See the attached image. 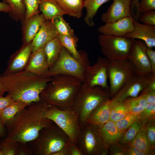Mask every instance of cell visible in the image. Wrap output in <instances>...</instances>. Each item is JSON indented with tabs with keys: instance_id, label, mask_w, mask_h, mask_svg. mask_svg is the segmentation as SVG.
I'll return each mask as SVG.
<instances>
[{
	"instance_id": "cell-1",
	"label": "cell",
	"mask_w": 155,
	"mask_h": 155,
	"mask_svg": "<svg viewBox=\"0 0 155 155\" xmlns=\"http://www.w3.org/2000/svg\"><path fill=\"white\" fill-rule=\"evenodd\" d=\"M49 106L40 100L31 103L19 112L5 125L6 135L3 139L27 143L35 139L41 129L54 122L44 117Z\"/></svg>"
},
{
	"instance_id": "cell-2",
	"label": "cell",
	"mask_w": 155,
	"mask_h": 155,
	"mask_svg": "<svg viewBox=\"0 0 155 155\" xmlns=\"http://www.w3.org/2000/svg\"><path fill=\"white\" fill-rule=\"evenodd\" d=\"M52 78L39 76L24 70L2 75L0 79L7 95L15 101L30 103L40 100V93Z\"/></svg>"
},
{
	"instance_id": "cell-3",
	"label": "cell",
	"mask_w": 155,
	"mask_h": 155,
	"mask_svg": "<svg viewBox=\"0 0 155 155\" xmlns=\"http://www.w3.org/2000/svg\"><path fill=\"white\" fill-rule=\"evenodd\" d=\"M40 94V100L49 105L62 110L72 107L82 82L74 77L58 75L52 77Z\"/></svg>"
},
{
	"instance_id": "cell-4",
	"label": "cell",
	"mask_w": 155,
	"mask_h": 155,
	"mask_svg": "<svg viewBox=\"0 0 155 155\" xmlns=\"http://www.w3.org/2000/svg\"><path fill=\"white\" fill-rule=\"evenodd\" d=\"M110 95L109 89L100 86L90 87L82 83L72 106L79 117L80 127L87 123L94 110L109 99Z\"/></svg>"
},
{
	"instance_id": "cell-5",
	"label": "cell",
	"mask_w": 155,
	"mask_h": 155,
	"mask_svg": "<svg viewBox=\"0 0 155 155\" xmlns=\"http://www.w3.org/2000/svg\"><path fill=\"white\" fill-rule=\"evenodd\" d=\"M70 141L66 133L53 122L41 129L36 138L27 144L33 155H52Z\"/></svg>"
},
{
	"instance_id": "cell-6",
	"label": "cell",
	"mask_w": 155,
	"mask_h": 155,
	"mask_svg": "<svg viewBox=\"0 0 155 155\" xmlns=\"http://www.w3.org/2000/svg\"><path fill=\"white\" fill-rule=\"evenodd\" d=\"M79 51L80 57L77 59L62 46L59 57L49 69L45 77H52L60 74L67 75L79 79L83 83L86 70L90 65V63L86 52Z\"/></svg>"
},
{
	"instance_id": "cell-7",
	"label": "cell",
	"mask_w": 155,
	"mask_h": 155,
	"mask_svg": "<svg viewBox=\"0 0 155 155\" xmlns=\"http://www.w3.org/2000/svg\"><path fill=\"white\" fill-rule=\"evenodd\" d=\"M44 117L56 124L66 133L70 141L76 145L80 123L78 115L72 107L62 110L49 105Z\"/></svg>"
},
{
	"instance_id": "cell-8",
	"label": "cell",
	"mask_w": 155,
	"mask_h": 155,
	"mask_svg": "<svg viewBox=\"0 0 155 155\" xmlns=\"http://www.w3.org/2000/svg\"><path fill=\"white\" fill-rule=\"evenodd\" d=\"M98 39L102 54L109 60L128 59L134 40L124 36L101 34Z\"/></svg>"
},
{
	"instance_id": "cell-9",
	"label": "cell",
	"mask_w": 155,
	"mask_h": 155,
	"mask_svg": "<svg viewBox=\"0 0 155 155\" xmlns=\"http://www.w3.org/2000/svg\"><path fill=\"white\" fill-rule=\"evenodd\" d=\"M137 73L134 65L128 59L108 60L107 74L110 95H115L126 83Z\"/></svg>"
},
{
	"instance_id": "cell-10",
	"label": "cell",
	"mask_w": 155,
	"mask_h": 155,
	"mask_svg": "<svg viewBox=\"0 0 155 155\" xmlns=\"http://www.w3.org/2000/svg\"><path fill=\"white\" fill-rule=\"evenodd\" d=\"M99 128L97 125L88 123L80 127L76 145L83 155H102L106 148Z\"/></svg>"
},
{
	"instance_id": "cell-11",
	"label": "cell",
	"mask_w": 155,
	"mask_h": 155,
	"mask_svg": "<svg viewBox=\"0 0 155 155\" xmlns=\"http://www.w3.org/2000/svg\"><path fill=\"white\" fill-rule=\"evenodd\" d=\"M155 77V74L152 72L142 74L137 73L126 83L113 99L122 101L127 98L137 96Z\"/></svg>"
},
{
	"instance_id": "cell-12",
	"label": "cell",
	"mask_w": 155,
	"mask_h": 155,
	"mask_svg": "<svg viewBox=\"0 0 155 155\" xmlns=\"http://www.w3.org/2000/svg\"><path fill=\"white\" fill-rule=\"evenodd\" d=\"M108 60L98 57L96 62L86 70L83 83L90 87L100 86L109 89L107 84Z\"/></svg>"
},
{
	"instance_id": "cell-13",
	"label": "cell",
	"mask_w": 155,
	"mask_h": 155,
	"mask_svg": "<svg viewBox=\"0 0 155 155\" xmlns=\"http://www.w3.org/2000/svg\"><path fill=\"white\" fill-rule=\"evenodd\" d=\"M147 47L143 41L134 39L128 58L134 65L139 74L152 72L146 53Z\"/></svg>"
},
{
	"instance_id": "cell-14",
	"label": "cell",
	"mask_w": 155,
	"mask_h": 155,
	"mask_svg": "<svg viewBox=\"0 0 155 155\" xmlns=\"http://www.w3.org/2000/svg\"><path fill=\"white\" fill-rule=\"evenodd\" d=\"M32 52V42L28 43H23L19 49L10 57L3 75L24 70Z\"/></svg>"
},
{
	"instance_id": "cell-15",
	"label": "cell",
	"mask_w": 155,
	"mask_h": 155,
	"mask_svg": "<svg viewBox=\"0 0 155 155\" xmlns=\"http://www.w3.org/2000/svg\"><path fill=\"white\" fill-rule=\"evenodd\" d=\"M132 0H113L106 11L101 16L105 23L116 22L125 17L132 16L130 6Z\"/></svg>"
},
{
	"instance_id": "cell-16",
	"label": "cell",
	"mask_w": 155,
	"mask_h": 155,
	"mask_svg": "<svg viewBox=\"0 0 155 155\" xmlns=\"http://www.w3.org/2000/svg\"><path fill=\"white\" fill-rule=\"evenodd\" d=\"M135 20L132 16H128L114 22L105 23L99 26L97 30L101 34L124 36L133 30Z\"/></svg>"
},
{
	"instance_id": "cell-17",
	"label": "cell",
	"mask_w": 155,
	"mask_h": 155,
	"mask_svg": "<svg viewBox=\"0 0 155 155\" xmlns=\"http://www.w3.org/2000/svg\"><path fill=\"white\" fill-rule=\"evenodd\" d=\"M134 29L124 36L143 41L147 47H155V26L141 24L135 20L133 22Z\"/></svg>"
},
{
	"instance_id": "cell-18",
	"label": "cell",
	"mask_w": 155,
	"mask_h": 155,
	"mask_svg": "<svg viewBox=\"0 0 155 155\" xmlns=\"http://www.w3.org/2000/svg\"><path fill=\"white\" fill-rule=\"evenodd\" d=\"M58 34L52 22L45 20L32 42V53L43 48L46 43L57 37Z\"/></svg>"
},
{
	"instance_id": "cell-19",
	"label": "cell",
	"mask_w": 155,
	"mask_h": 155,
	"mask_svg": "<svg viewBox=\"0 0 155 155\" xmlns=\"http://www.w3.org/2000/svg\"><path fill=\"white\" fill-rule=\"evenodd\" d=\"M45 20L42 14H38L21 21L23 43L32 42Z\"/></svg>"
},
{
	"instance_id": "cell-20",
	"label": "cell",
	"mask_w": 155,
	"mask_h": 155,
	"mask_svg": "<svg viewBox=\"0 0 155 155\" xmlns=\"http://www.w3.org/2000/svg\"><path fill=\"white\" fill-rule=\"evenodd\" d=\"M49 68L43 48L32 53L25 70L39 76H45Z\"/></svg>"
},
{
	"instance_id": "cell-21",
	"label": "cell",
	"mask_w": 155,
	"mask_h": 155,
	"mask_svg": "<svg viewBox=\"0 0 155 155\" xmlns=\"http://www.w3.org/2000/svg\"><path fill=\"white\" fill-rule=\"evenodd\" d=\"M99 131L106 148L119 140L123 133L118 129L115 123L111 120L99 127Z\"/></svg>"
},
{
	"instance_id": "cell-22",
	"label": "cell",
	"mask_w": 155,
	"mask_h": 155,
	"mask_svg": "<svg viewBox=\"0 0 155 155\" xmlns=\"http://www.w3.org/2000/svg\"><path fill=\"white\" fill-rule=\"evenodd\" d=\"M112 99H109L101 103L93 111L87 123L100 127L110 120Z\"/></svg>"
},
{
	"instance_id": "cell-23",
	"label": "cell",
	"mask_w": 155,
	"mask_h": 155,
	"mask_svg": "<svg viewBox=\"0 0 155 155\" xmlns=\"http://www.w3.org/2000/svg\"><path fill=\"white\" fill-rule=\"evenodd\" d=\"M39 10L45 20L52 21L57 17L67 14L54 0H41Z\"/></svg>"
},
{
	"instance_id": "cell-24",
	"label": "cell",
	"mask_w": 155,
	"mask_h": 155,
	"mask_svg": "<svg viewBox=\"0 0 155 155\" xmlns=\"http://www.w3.org/2000/svg\"><path fill=\"white\" fill-rule=\"evenodd\" d=\"M67 14L79 19L82 16L84 0H54Z\"/></svg>"
},
{
	"instance_id": "cell-25",
	"label": "cell",
	"mask_w": 155,
	"mask_h": 155,
	"mask_svg": "<svg viewBox=\"0 0 155 155\" xmlns=\"http://www.w3.org/2000/svg\"><path fill=\"white\" fill-rule=\"evenodd\" d=\"M62 46L57 36L46 43L43 48L49 69L59 57Z\"/></svg>"
},
{
	"instance_id": "cell-26",
	"label": "cell",
	"mask_w": 155,
	"mask_h": 155,
	"mask_svg": "<svg viewBox=\"0 0 155 155\" xmlns=\"http://www.w3.org/2000/svg\"><path fill=\"white\" fill-rule=\"evenodd\" d=\"M30 103L17 100L0 112V119L5 125L9 122L15 115Z\"/></svg>"
},
{
	"instance_id": "cell-27",
	"label": "cell",
	"mask_w": 155,
	"mask_h": 155,
	"mask_svg": "<svg viewBox=\"0 0 155 155\" xmlns=\"http://www.w3.org/2000/svg\"><path fill=\"white\" fill-rule=\"evenodd\" d=\"M110 0H85L84 7L86 10V13L84 19L86 24L89 27H93L95 23L94 18L98 9L103 4Z\"/></svg>"
},
{
	"instance_id": "cell-28",
	"label": "cell",
	"mask_w": 155,
	"mask_h": 155,
	"mask_svg": "<svg viewBox=\"0 0 155 155\" xmlns=\"http://www.w3.org/2000/svg\"><path fill=\"white\" fill-rule=\"evenodd\" d=\"M123 103L129 113L140 115L144 109L147 102L144 95L127 98L123 101Z\"/></svg>"
},
{
	"instance_id": "cell-29",
	"label": "cell",
	"mask_w": 155,
	"mask_h": 155,
	"mask_svg": "<svg viewBox=\"0 0 155 155\" xmlns=\"http://www.w3.org/2000/svg\"><path fill=\"white\" fill-rule=\"evenodd\" d=\"M57 36L62 46L65 47L73 57L77 59L80 58V53L77 49L79 39L76 35L68 36L58 34Z\"/></svg>"
},
{
	"instance_id": "cell-30",
	"label": "cell",
	"mask_w": 155,
	"mask_h": 155,
	"mask_svg": "<svg viewBox=\"0 0 155 155\" xmlns=\"http://www.w3.org/2000/svg\"><path fill=\"white\" fill-rule=\"evenodd\" d=\"M8 4L11 9L9 15L12 19L16 21H22L25 18L26 9L23 0H3Z\"/></svg>"
},
{
	"instance_id": "cell-31",
	"label": "cell",
	"mask_w": 155,
	"mask_h": 155,
	"mask_svg": "<svg viewBox=\"0 0 155 155\" xmlns=\"http://www.w3.org/2000/svg\"><path fill=\"white\" fill-rule=\"evenodd\" d=\"M130 145L138 148L148 154H149L151 147L146 135L145 126H143L140 129L131 141Z\"/></svg>"
},
{
	"instance_id": "cell-32",
	"label": "cell",
	"mask_w": 155,
	"mask_h": 155,
	"mask_svg": "<svg viewBox=\"0 0 155 155\" xmlns=\"http://www.w3.org/2000/svg\"><path fill=\"white\" fill-rule=\"evenodd\" d=\"M129 113L123 101H117L112 99L109 120L116 123Z\"/></svg>"
},
{
	"instance_id": "cell-33",
	"label": "cell",
	"mask_w": 155,
	"mask_h": 155,
	"mask_svg": "<svg viewBox=\"0 0 155 155\" xmlns=\"http://www.w3.org/2000/svg\"><path fill=\"white\" fill-rule=\"evenodd\" d=\"M58 33V34L68 36L75 35L73 30L66 22L63 16L56 17L52 21Z\"/></svg>"
},
{
	"instance_id": "cell-34",
	"label": "cell",
	"mask_w": 155,
	"mask_h": 155,
	"mask_svg": "<svg viewBox=\"0 0 155 155\" xmlns=\"http://www.w3.org/2000/svg\"><path fill=\"white\" fill-rule=\"evenodd\" d=\"M145 121L140 118L133 123L125 134L123 139V142L126 143L131 142L140 129L144 126Z\"/></svg>"
},
{
	"instance_id": "cell-35",
	"label": "cell",
	"mask_w": 155,
	"mask_h": 155,
	"mask_svg": "<svg viewBox=\"0 0 155 155\" xmlns=\"http://www.w3.org/2000/svg\"><path fill=\"white\" fill-rule=\"evenodd\" d=\"M140 118V115L129 113L123 118L115 123L119 131L123 133L133 123Z\"/></svg>"
},
{
	"instance_id": "cell-36",
	"label": "cell",
	"mask_w": 155,
	"mask_h": 155,
	"mask_svg": "<svg viewBox=\"0 0 155 155\" xmlns=\"http://www.w3.org/2000/svg\"><path fill=\"white\" fill-rule=\"evenodd\" d=\"M136 7H137V13L134 18L137 21L139 20L141 14L155 10V0H141Z\"/></svg>"
},
{
	"instance_id": "cell-37",
	"label": "cell",
	"mask_w": 155,
	"mask_h": 155,
	"mask_svg": "<svg viewBox=\"0 0 155 155\" xmlns=\"http://www.w3.org/2000/svg\"><path fill=\"white\" fill-rule=\"evenodd\" d=\"M41 0H23L26 9L25 18H28L36 14H39L40 4Z\"/></svg>"
},
{
	"instance_id": "cell-38",
	"label": "cell",
	"mask_w": 155,
	"mask_h": 155,
	"mask_svg": "<svg viewBox=\"0 0 155 155\" xmlns=\"http://www.w3.org/2000/svg\"><path fill=\"white\" fill-rule=\"evenodd\" d=\"M18 143L2 139L0 149V155H17Z\"/></svg>"
},
{
	"instance_id": "cell-39",
	"label": "cell",
	"mask_w": 155,
	"mask_h": 155,
	"mask_svg": "<svg viewBox=\"0 0 155 155\" xmlns=\"http://www.w3.org/2000/svg\"><path fill=\"white\" fill-rule=\"evenodd\" d=\"M139 20L142 24L155 26V11H152L142 13L140 16Z\"/></svg>"
},
{
	"instance_id": "cell-40",
	"label": "cell",
	"mask_w": 155,
	"mask_h": 155,
	"mask_svg": "<svg viewBox=\"0 0 155 155\" xmlns=\"http://www.w3.org/2000/svg\"><path fill=\"white\" fill-rule=\"evenodd\" d=\"M155 104L147 103L145 107L140 114V118L144 120L152 119L154 117Z\"/></svg>"
},
{
	"instance_id": "cell-41",
	"label": "cell",
	"mask_w": 155,
	"mask_h": 155,
	"mask_svg": "<svg viewBox=\"0 0 155 155\" xmlns=\"http://www.w3.org/2000/svg\"><path fill=\"white\" fill-rule=\"evenodd\" d=\"M146 135L151 147H154L155 143V127L150 124L146 127Z\"/></svg>"
},
{
	"instance_id": "cell-42",
	"label": "cell",
	"mask_w": 155,
	"mask_h": 155,
	"mask_svg": "<svg viewBox=\"0 0 155 155\" xmlns=\"http://www.w3.org/2000/svg\"><path fill=\"white\" fill-rule=\"evenodd\" d=\"M17 155H33L32 151L27 143H18Z\"/></svg>"
},
{
	"instance_id": "cell-43",
	"label": "cell",
	"mask_w": 155,
	"mask_h": 155,
	"mask_svg": "<svg viewBox=\"0 0 155 155\" xmlns=\"http://www.w3.org/2000/svg\"><path fill=\"white\" fill-rule=\"evenodd\" d=\"M146 53L150 64L152 72L155 74V51L152 48L147 47Z\"/></svg>"
},
{
	"instance_id": "cell-44",
	"label": "cell",
	"mask_w": 155,
	"mask_h": 155,
	"mask_svg": "<svg viewBox=\"0 0 155 155\" xmlns=\"http://www.w3.org/2000/svg\"><path fill=\"white\" fill-rule=\"evenodd\" d=\"M3 95L0 96V112L15 101L9 95L5 96Z\"/></svg>"
},
{
	"instance_id": "cell-45",
	"label": "cell",
	"mask_w": 155,
	"mask_h": 155,
	"mask_svg": "<svg viewBox=\"0 0 155 155\" xmlns=\"http://www.w3.org/2000/svg\"><path fill=\"white\" fill-rule=\"evenodd\" d=\"M69 155H83L76 145L70 141L68 144Z\"/></svg>"
},
{
	"instance_id": "cell-46",
	"label": "cell",
	"mask_w": 155,
	"mask_h": 155,
	"mask_svg": "<svg viewBox=\"0 0 155 155\" xmlns=\"http://www.w3.org/2000/svg\"><path fill=\"white\" fill-rule=\"evenodd\" d=\"M127 155H146L148 154L138 148L131 145L126 151Z\"/></svg>"
},
{
	"instance_id": "cell-47",
	"label": "cell",
	"mask_w": 155,
	"mask_h": 155,
	"mask_svg": "<svg viewBox=\"0 0 155 155\" xmlns=\"http://www.w3.org/2000/svg\"><path fill=\"white\" fill-rule=\"evenodd\" d=\"M142 94L144 95L147 103L155 104V92Z\"/></svg>"
},
{
	"instance_id": "cell-48",
	"label": "cell",
	"mask_w": 155,
	"mask_h": 155,
	"mask_svg": "<svg viewBox=\"0 0 155 155\" xmlns=\"http://www.w3.org/2000/svg\"><path fill=\"white\" fill-rule=\"evenodd\" d=\"M69 142L61 149L53 153L52 155H69L68 149V144Z\"/></svg>"
},
{
	"instance_id": "cell-49",
	"label": "cell",
	"mask_w": 155,
	"mask_h": 155,
	"mask_svg": "<svg viewBox=\"0 0 155 155\" xmlns=\"http://www.w3.org/2000/svg\"><path fill=\"white\" fill-rule=\"evenodd\" d=\"M11 11V9L8 4L3 1L0 2V12L9 13Z\"/></svg>"
},
{
	"instance_id": "cell-50",
	"label": "cell",
	"mask_w": 155,
	"mask_h": 155,
	"mask_svg": "<svg viewBox=\"0 0 155 155\" xmlns=\"http://www.w3.org/2000/svg\"><path fill=\"white\" fill-rule=\"evenodd\" d=\"M6 135V128L5 125L0 119V136L2 139L4 138Z\"/></svg>"
},
{
	"instance_id": "cell-51",
	"label": "cell",
	"mask_w": 155,
	"mask_h": 155,
	"mask_svg": "<svg viewBox=\"0 0 155 155\" xmlns=\"http://www.w3.org/2000/svg\"><path fill=\"white\" fill-rule=\"evenodd\" d=\"M112 154L115 155H127L126 151L119 148H114L112 151Z\"/></svg>"
},
{
	"instance_id": "cell-52",
	"label": "cell",
	"mask_w": 155,
	"mask_h": 155,
	"mask_svg": "<svg viewBox=\"0 0 155 155\" xmlns=\"http://www.w3.org/2000/svg\"><path fill=\"white\" fill-rule=\"evenodd\" d=\"M6 92V90L4 86L0 79V96L4 95Z\"/></svg>"
},
{
	"instance_id": "cell-53",
	"label": "cell",
	"mask_w": 155,
	"mask_h": 155,
	"mask_svg": "<svg viewBox=\"0 0 155 155\" xmlns=\"http://www.w3.org/2000/svg\"><path fill=\"white\" fill-rule=\"evenodd\" d=\"M139 1L140 0H133V1H131L130 6V9L131 15H132L133 14V7L134 6H136Z\"/></svg>"
},
{
	"instance_id": "cell-54",
	"label": "cell",
	"mask_w": 155,
	"mask_h": 155,
	"mask_svg": "<svg viewBox=\"0 0 155 155\" xmlns=\"http://www.w3.org/2000/svg\"><path fill=\"white\" fill-rule=\"evenodd\" d=\"M2 138H1V136H0V148H1V141H2Z\"/></svg>"
},
{
	"instance_id": "cell-55",
	"label": "cell",
	"mask_w": 155,
	"mask_h": 155,
	"mask_svg": "<svg viewBox=\"0 0 155 155\" xmlns=\"http://www.w3.org/2000/svg\"><path fill=\"white\" fill-rule=\"evenodd\" d=\"M1 76H2V75H1L0 73V78L1 77Z\"/></svg>"
}]
</instances>
